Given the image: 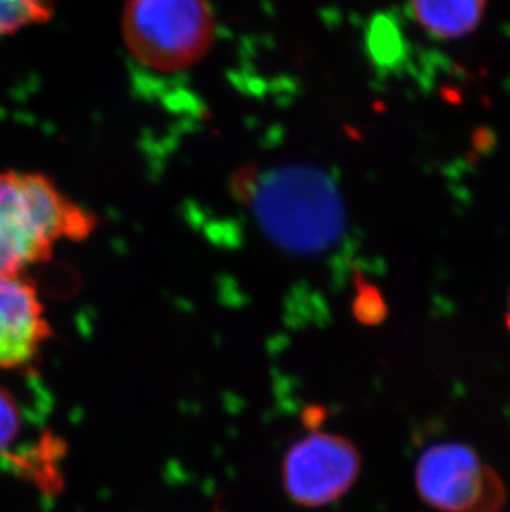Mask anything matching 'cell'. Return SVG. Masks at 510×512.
I'll use <instances>...</instances> for the list:
<instances>
[{
  "label": "cell",
  "mask_w": 510,
  "mask_h": 512,
  "mask_svg": "<svg viewBox=\"0 0 510 512\" xmlns=\"http://www.w3.org/2000/svg\"><path fill=\"white\" fill-rule=\"evenodd\" d=\"M249 206L265 234L297 254L325 251L345 229V206L337 184L315 166L259 171Z\"/></svg>",
  "instance_id": "6da1fadb"
},
{
  "label": "cell",
  "mask_w": 510,
  "mask_h": 512,
  "mask_svg": "<svg viewBox=\"0 0 510 512\" xmlns=\"http://www.w3.org/2000/svg\"><path fill=\"white\" fill-rule=\"evenodd\" d=\"M97 218L44 174L0 173V274H20L52 256L55 242L82 241Z\"/></svg>",
  "instance_id": "7a4b0ae2"
},
{
  "label": "cell",
  "mask_w": 510,
  "mask_h": 512,
  "mask_svg": "<svg viewBox=\"0 0 510 512\" xmlns=\"http://www.w3.org/2000/svg\"><path fill=\"white\" fill-rule=\"evenodd\" d=\"M121 25L131 57L154 72L193 67L216 39L207 0H128Z\"/></svg>",
  "instance_id": "3957f363"
},
{
  "label": "cell",
  "mask_w": 510,
  "mask_h": 512,
  "mask_svg": "<svg viewBox=\"0 0 510 512\" xmlns=\"http://www.w3.org/2000/svg\"><path fill=\"white\" fill-rule=\"evenodd\" d=\"M419 498L439 512H501L507 488L491 464L462 443L429 446L414 469Z\"/></svg>",
  "instance_id": "277c9868"
},
{
  "label": "cell",
  "mask_w": 510,
  "mask_h": 512,
  "mask_svg": "<svg viewBox=\"0 0 510 512\" xmlns=\"http://www.w3.org/2000/svg\"><path fill=\"white\" fill-rule=\"evenodd\" d=\"M361 456L352 441L315 431L290 446L282 459V483L294 503L323 508L343 498L360 476Z\"/></svg>",
  "instance_id": "5b68a950"
},
{
  "label": "cell",
  "mask_w": 510,
  "mask_h": 512,
  "mask_svg": "<svg viewBox=\"0 0 510 512\" xmlns=\"http://www.w3.org/2000/svg\"><path fill=\"white\" fill-rule=\"evenodd\" d=\"M49 335L34 284L20 274H0V368L32 362Z\"/></svg>",
  "instance_id": "8992f818"
},
{
  "label": "cell",
  "mask_w": 510,
  "mask_h": 512,
  "mask_svg": "<svg viewBox=\"0 0 510 512\" xmlns=\"http://www.w3.org/2000/svg\"><path fill=\"white\" fill-rule=\"evenodd\" d=\"M414 19L434 39L472 34L486 14L487 0H409Z\"/></svg>",
  "instance_id": "52a82bcc"
},
{
  "label": "cell",
  "mask_w": 510,
  "mask_h": 512,
  "mask_svg": "<svg viewBox=\"0 0 510 512\" xmlns=\"http://www.w3.org/2000/svg\"><path fill=\"white\" fill-rule=\"evenodd\" d=\"M53 2L55 0H0V35L44 24L53 15Z\"/></svg>",
  "instance_id": "ba28073f"
},
{
  "label": "cell",
  "mask_w": 510,
  "mask_h": 512,
  "mask_svg": "<svg viewBox=\"0 0 510 512\" xmlns=\"http://www.w3.org/2000/svg\"><path fill=\"white\" fill-rule=\"evenodd\" d=\"M386 314L385 302L373 285L361 281L355 299V315L365 324H378Z\"/></svg>",
  "instance_id": "9c48e42d"
},
{
  "label": "cell",
  "mask_w": 510,
  "mask_h": 512,
  "mask_svg": "<svg viewBox=\"0 0 510 512\" xmlns=\"http://www.w3.org/2000/svg\"><path fill=\"white\" fill-rule=\"evenodd\" d=\"M20 411L14 395L0 387V453L7 450L19 433Z\"/></svg>",
  "instance_id": "30bf717a"
},
{
  "label": "cell",
  "mask_w": 510,
  "mask_h": 512,
  "mask_svg": "<svg viewBox=\"0 0 510 512\" xmlns=\"http://www.w3.org/2000/svg\"><path fill=\"white\" fill-rule=\"evenodd\" d=\"M507 324H509V327H510V292H509V314H507Z\"/></svg>",
  "instance_id": "8fae6325"
}]
</instances>
